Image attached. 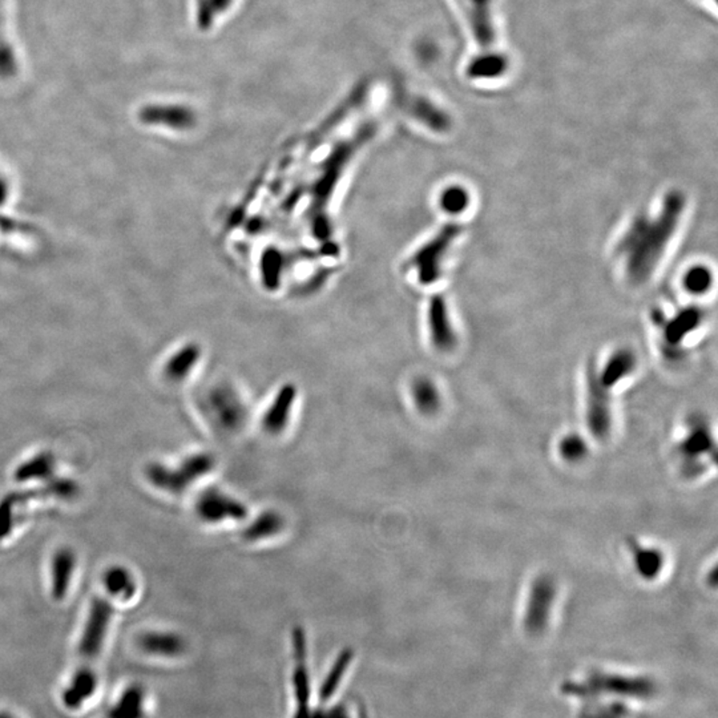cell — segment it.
<instances>
[{
	"instance_id": "cell-26",
	"label": "cell",
	"mask_w": 718,
	"mask_h": 718,
	"mask_svg": "<svg viewBox=\"0 0 718 718\" xmlns=\"http://www.w3.org/2000/svg\"><path fill=\"white\" fill-rule=\"evenodd\" d=\"M636 569L643 578L652 579L660 573L664 566V555L660 550L632 544Z\"/></svg>"
},
{
	"instance_id": "cell-27",
	"label": "cell",
	"mask_w": 718,
	"mask_h": 718,
	"mask_svg": "<svg viewBox=\"0 0 718 718\" xmlns=\"http://www.w3.org/2000/svg\"><path fill=\"white\" fill-rule=\"evenodd\" d=\"M506 58L502 55H486L476 59L468 68L471 78L488 79L496 78L506 71Z\"/></svg>"
},
{
	"instance_id": "cell-36",
	"label": "cell",
	"mask_w": 718,
	"mask_h": 718,
	"mask_svg": "<svg viewBox=\"0 0 718 718\" xmlns=\"http://www.w3.org/2000/svg\"><path fill=\"white\" fill-rule=\"evenodd\" d=\"M8 196V187L7 183L3 180L2 176H0V206L7 200Z\"/></svg>"
},
{
	"instance_id": "cell-16",
	"label": "cell",
	"mask_w": 718,
	"mask_h": 718,
	"mask_svg": "<svg viewBox=\"0 0 718 718\" xmlns=\"http://www.w3.org/2000/svg\"><path fill=\"white\" fill-rule=\"evenodd\" d=\"M76 569V555L71 549L56 550L51 567L53 580V596L55 600H62L67 595Z\"/></svg>"
},
{
	"instance_id": "cell-20",
	"label": "cell",
	"mask_w": 718,
	"mask_h": 718,
	"mask_svg": "<svg viewBox=\"0 0 718 718\" xmlns=\"http://www.w3.org/2000/svg\"><path fill=\"white\" fill-rule=\"evenodd\" d=\"M635 366V354L631 350H618L607 360L600 373L596 370V374L603 385L611 388L612 386L617 385L621 379L628 377L634 371Z\"/></svg>"
},
{
	"instance_id": "cell-15",
	"label": "cell",
	"mask_w": 718,
	"mask_h": 718,
	"mask_svg": "<svg viewBox=\"0 0 718 718\" xmlns=\"http://www.w3.org/2000/svg\"><path fill=\"white\" fill-rule=\"evenodd\" d=\"M138 646L146 654L163 657H175L186 651V641L172 632H147L139 636Z\"/></svg>"
},
{
	"instance_id": "cell-1",
	"label": "cell",
	"mask_w": 718,
	"mask_h": 718,
	"mask_svg": "<svg viewBox=\"0 0 718 718\" xmlns=\"http://www.w3.org/2000/svg\"><path fill=\"white\" fill-rule=\"evenodd\" d=\"M685 196L672 190L664 198L656 217L638 215L617 245V252L626 263L627 275L634 283H644L654 274L674 238L685 209Z\"/></svg>"
},
{
	"instance_id": "cell-34",
	"label": "cell",
	"mask_w": 718,
	"mask_h": 718,
	"mask_svg": "<svg viewBox=\"0 0 718 718\" xmlns=\"http://www.w3.org/2000/svg\"><path fill=\"white\" fill-rule=\"evenodd\" d=\"M19 507L15 493L5 495L0 501V541L8 538L15 526V512Z\"/></svg>"
},
{
	"instance_id": "cell-9",
	"label": "cell",
	"mask_w": 718,
	"mask_h": 718,
	"mask_svg": "<svg viewBox=\"0 0 718 718\" xmlns=\"http://www.w3.org/2000/svg\"><path fill=\"white\" fill-rule=\"evenodd\" d=\"M195 508L198 518L209 524L243 521L248 516V508L243 502L217 488H209L201 493Z\"/></svg>"
},
{
	"instance_id": "cell-8",
	"label": "cell",
	"mask_w": 718,
	"mask_h": 718,
	"mask_svg": "<svg viewBox=\"0 0 718 718\" xmlns=\"http://www.w3.org/2000/svg\"><path fill=\"white\" fill-rule=\"evenodd\" d=\"M587 422L596 438H604L611 428L609 388L598 379L593 363L587 371Z\"/></svg>"
},
{
	"instance_id": "cell-37",
	"label": "cell",
	"mask_w": 718,
	"mask_h": 718,
	"mask_svg": "<svg viewBox=\"0 0 718 718\" xmlns=\"http://www.w3.org/2000/svg\"><path fill=\"white\" fill-rule=\"evenodd\" d=\"M0 718H14V717H11L10 714L0 713Z\"/></svg>"
},
{
	"instance_id": "cell-33",
	"label": "cell",
	"mask_w": 718,
	"mask_h": 718,
	"mask_svg": "<svg viewBox=\"0 0 718 718\" xmlns=\"http://www.w3.org/2000/svg\"><path fill=\"white\" fill-rule=\"evenodd\" d=\"M713 275L705 266H694L684 278V286L686 291L694 294L705 293L711 288Z\"/></svg>"
},
{
	"instance_id": "cell-22",
	"label": "cell",
	"mask_w": 718,
	"mask_h": 718,
	"mask_svg": "<svg viewBox=\"0 0 718 718\" xmlns=\"http://www.w3.org/2000/svg\"><path fill=\"white\" fill-rule=\"evenodd\" d=\"M200 359V349L195 345H188L180 349L175 356L170 357L168 363L164 368L166 378L170 382H180L189 376L190 371L197 365Z\"/></svg>"
},
{
	"instance_id": "cell-11",
	"label": "cell",
	"mask_w": 718,
	"mask_h": 718,
	"mask_svg": "<svg viewBox=\"0 0 718 718\" xmlns=\"http://www.w3.org/2000/svg\"><path fill=\"white\" fill-rule=\"evenodd\" d=\"M711 436L708 426L701 419L696 418L689 425L688 434L680 444V456L685 473L698 474L700 459L713 450Z\"/></svg>"
},
{
	"instance_id": "cell-5",
	"label": "cell",
	"mask_w": 718,
	"mask_h": 718,
	"mask_svg": "<svg viewBox=\"0 0 718 718\" xmlns=\"http://www.w3.org/2000/svg\"><path fill=\"white\" fill-rule=\"evenodd\" d=\"M206 407L213 425L223 433L240 430L248 418L245 403L241 401L235 390L226 386H218L209 391Z\"/></svg>"
},
{
	"instance_id": "cell-7",
	"label": "cell",
	"mask_w": 718,
	"mask_h": 718,
	"mask_svg": "<svg viewBox=\"0 0 718 718\" xmlns=\"http://www.w3.org/2000/svg\"><path fill=\"white\" fill-rule=\"evenodd\" d=\"M556 583L549 575L533 580L524 613V628L530 635L543 634L549 624L550 611L556 598Z\"/></svg>"
},
{
	"instance_id": "cell-10",
	"label": "cell",
	"mask_w": 718,
	"mask_h": 718,
	"mask_svg": "<svg viewBox=\"0 0 718 718\" xmlns=\"http://www.w3.org/2000/svg\"><path fill=\"white\" fill-rule=\"evenodd\" d=\"M139 120L147 126L187 130L195 126L196 115L190 108L180 104H148L139 110Z\"/></svg>"
},
{
	"instance_id": "cell-19",
	"label": "cell",
	"mask_w": 718,
	"mask_h": 718,
	"mask_svg": "<svg viewBox=\"0 0 718 718\" xmlns=\"http://www.w3.org/2000/svg\"><path fill=\"white\" fill-rule=\"evenodd\" d=\"M283 527L285 521L280 512L274 510L263 511L244 530L243 536L248 541H266L280 535Z\"/></svg>"
},
{
	"instance_id": "cell-24",
	"label": "cell",
	"mask_w": 718,
	"mask_h": 718,
	"mask_svg": "<svg viewBox=\"0 0 718 718\" xmlns=\"http://www.w3.org/2000/svg\"><path fill=\"white\" fill-rule=\"evenodd\" d=\"M411 393H413L416 407L426 416L436 413L441 407V394L433 380L425 378V377L416 379L411 388Z\"/></svg>"
},
{
	"instance_id": "cell-32",
	"label": "cell",
	"mask_w": 718,
	"mask_h": 718,
	"mask_svg": "<svg viewBox=\"0 0 718 718\" xmlns=\"http://www.w3.org/2000/svg\"><path fill=\"white\" fill-rule=\"evenodd\" d=\"M18 71V62L10 43L5 38L0 18V81H8L15 76Z\"/></svg>"
},
{
	"instance_id": "cell-31",
	"label": "cell",
	"mask_w": 718,
	"mask_h": 718,
	"mask_svg": "<svg viewBox=\"0 0 718 718\" xmlns=\"http://www.w3.org/2000/svg\"><path fill=\"white\" fill-rule=\"evenodd\" d=\"M233 0H198L197 23L200 28H209L215 16L221 15Z\"/></svg>"
},
{
	"instance_id": "cell-4",
	"label": "cell",
	"mask_w": 718,
	"mask_h": 718,
	"mask_svg": "<svg viewBox=\"0 0 718 718\" xmlns=\"http://www.w3.org/2000/svg\"><path fill=\"white\" fill-rule=\"evenodd\" d=\"M113 607L106 598H96L91 603L84 631L79 644L81 665L79 668L93 669V663L101 655L106 641L110 620H112Z\"/></svg>"
},
{
	"instance_id": "cell-30",
	"label": "cell",
	"mask_w": 718,
	"mask_h": 718,
	"mask_svg": "<svg viewBox=\"0 0 718 718\" xmlns=\"http://www.w3.org/2000/svg\"><path fill=\"white\" fill-rule=\"evenodd\" d=\"M470 206V195L461 187H450L442 193L441 206L450 215H459Z\"/></svg>"
},
{
	"instance_id": "cell-13",
	"label": "cell",
	"mask_w": 718,
	"mask_h": 718,
	"mask_svg": "<svg viewBox=\"0 0 718 718\" xmlns=\"http://www.w3.org/2000/svg\"><path fill=\"white\" fill-rule=\"evenodd\" d=\"M297 390L293 385H285L280 388L273 402L263 414V427L269 434H280L288 427L292 418L294 403H296Z\"/></svg>"
},
{
	"instance_id": "cell-35",
	"label": "cell",
	"mask_w": 718,
	"mask_h": 718,
	"mask_svg": "<svg viewBox=\"0 0 718 718\" xmlns=\"http://www.w3.org/2000/svg\"><path fill=\"white\" fill-rule=\"evenodd\" d=\"M560 450L564 458L569 459V461H579L586 454L587 445L580 436H569L561 442Z\"/></svg>"
},
{
	"instance_id": "cell-17",
	"label": "cell",
	"mask_w": 718,
	"mask_h": 718,
	"mask_svg": "<svg viewBox=\"0 0 718 718\" xmlns=\"http://www.w3.org/2000/svg\"><path fill=\"white\" fill-rule=\"evenodd\" d=\"M406 106H407L406 110L413 118L430 127V129L436 132H445L450 129L451 121L448 116L431 101L423 98H411L408 99Z\"/></svg>"
},
{
	"instance_id": "cell-14",
	"label": "cell",
	"mask_w": 718,
	"mask_h": 718,
	"mask_svg": "<svg viewBox=\"0 0 718 718\" xmlns=\"http://www.w3.org/2000/svg\"><path fill=\"white\" fill-rule=\"evenodd\" d=\"M431 340L439 350L450 351L455 348L456 334L451 325L444 297H434L428 308Z\"/></svg>"
},
{
	"instance_id": "cell-12",
	"label": "cell",
	"mask_w": 718,
	"mask_h": 718,
	"mask_svg": "<svg viewBox=\"0 0 718 718\" xmlns=\"http://www.w3.org/2000/svg\"><path fill=\"white\" fill-rule=\"evenodd\" d=\"M701 321H703V313L697 308L684 309L672 320L666 321V322L664 320L663 340L664 342H666L665 351L677 359L678 354L681 353V342L700 325Z\"/></svg>"
},
{
	"instance_id": "cell-25",
	"label": "cell",
	"mask_w": 718,
	"mask_h": 718,
	"mask_svg": "<svg viewBox=\"0 0 718 718\" xmlns=\"http://www.w3.org/2000/svg\"><path fill=\"white\" fill-rule=\"evenodd\" d=\"M471 23H473L475 38L482 45H490L493 39V24H491V0H471Z\"/></svg>"
},
{
	"instance_id": "cell-3",
	"label": "cell",
	"mask_w": 718,
	"mask_h": 718,
	"mask_svg": "<svg viewBox=\"0 0 718 718\" xmlns=\"http://www.w3.org/2000/svg\"><path fill=\"white\" fill-rule=\"evenodd\" d=\"M215 456L208 453L192 454L177 467L153 462L147 465L146 476L153 487L169 493H184L195 482L212 473Z\"/></svg>"
},
{
	"instance_id": "cell-29",
	"label": "cell",
	"mask_w": 718,
	"mask_h": 718,
	"mask_svg": "<svg viewBox=\"0 0 718 718\" xmlns=\"http://www.w3.org/2000/svg\"><path fill=\"white\" fill-rule=\"evenodd\" d=\"M39 495L41 496H53L58 499H72L78 496L79 486L75 481L68 478L53 479L50 478L45 481L41 488H38Z\"/></svg>"
},
{
	"instance_id": "cell-21",
	"label": "cell",
	"mask_w": 718,
	"mask_h": 718,
	"mask_svg": "<svg viewBox=\"0 0 718 718\" xmlns=\"http://www.w3.org/2000/svg\"><path fill=\"white\" fill-rule=\"evenodd\" d=\"M103 581L108 593L120 600H130L138 591L135 578L126 567H110L104 573Z\"/></svg>"
},
{
	"instance_id": "cell-28",
	"label": "cell",
	"mask_w": 718,
	"mask_h": 718,
	"mask_svg": "<svg viewBox=\"0 0 718 718\" xmlns=\"http://www.w3.org/2000/svg\"><path fill=\"white\" fill-rule=\"evenodd\" d=\"M628 716V706L623 703H591L583 706L579 712V718H627Z\"/></svg>"
},
{
	"instance_id": "cell-6",
	"label": "cell",
	"mask_w": 718,
	"mask_h": 718,
	"mask_svg": "<svg viewBox=\"0 0 718 718\" xmlns=\"http://www.w3.org/2000/svg\"><path fill=\"white\" fill-rule=\"evenodd\" d=\"M462 228L456 224L445 225L436 238L426 244L414 257V266L418 271L422 283H434L441 278L442 263L451 244L459 237Z\"/></svg>"
},
{
	"instance_id": "cell-2",
	"label": "cell",
	"mask_w": 718,
	"mask_h": 718,
	"mask_svg": "<svg viewBox=\"0 0 718 718\" xmlns=\"http://www.w3.org/2000/svg\"><path fill=\"white\" fill-rule=\"evenodd\" d=\"M561 694L566 696L593 700L604 694L631 698H651L657 692L652 678L623 676V675L591 672L583 681L567 680L561 684Z\"/></svg>"
},
{
	"instance_id": "cell-23",
	"label": "cell",
	"mask_w": 718,
	"mask_h": 718,
	"mask_svg": "<svg viewBox=\"0 0 718 718\" xmlns=\"http://www.w3.org/2000/svg\"><path fill=\"white\" fill-rule=\"evenodd\" d=\"M144 691L139 685H132L123 692L118 703L108 712V718H143Z\"/></svg>"
},
{
	"instance_id": "cell-18",
	"label": "cell",
	"mask_w": 718,
	"mask_h": 718,
	"mask_svg": "<svg viewBox=\"0 0 718 718\" xmlns=\"http://www.w3.org/2000/svg\"><path fill=\"white\" fill-rule=\"evenodd\" d=\"M55 456L51 453H41L16 467L14 478L19 483L33 481H48L55 471Z\"/></svg>"
}]
</instances>
